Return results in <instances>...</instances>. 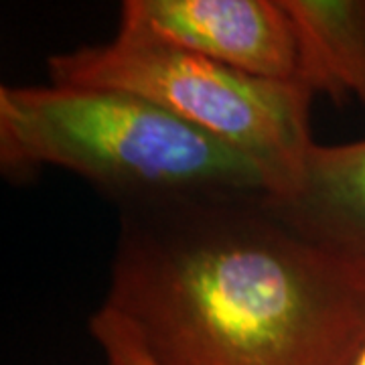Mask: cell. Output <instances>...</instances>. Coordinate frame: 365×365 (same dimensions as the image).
Returning a JSON list of instances; mask_svg holds the SVG:
<instances>
[{"mask_svg":"<svg viewBox=\"0 0 365 365\" xmlns=\"http://www.w3.org/2000/svg\"><path fill=\"white\" fill-rule=\"evenodd\" d=\"M104 309L157 365H353L365 266L300 234L268 195L120 207Z\"/></svg>","mask_w":365,"mask_h":365,"instance_id":"1","label":"cell"},{"mask_svg":"<svg viewBox=\"0 0 365 365\" xmlns=\"http://www.w3.org/2000/svg\"><path fill=\"white\" fill-rule=\"evenodd\" d=\"M0 165L59 167L120 207L175 197L276 195L287 175L128 91L2 86Z\"/></svg>","mask_w":365,"mask_h":365,"instance_id":"2","label":"cell"},{"mask_svg":"<svg viewBox=\"0 0 365 365\" xmlns=\"http://www.w3.org/2000/svg\"><path fill=\"white\" fill-rule=\"evenodd\" d=\"M51 83L140 96L290 177L313 146V93L300 83L248 76L120 21L110 43L53 55ZM287 185V182H284Z\"/></svg>","mask_w":365,"mask_h":365,"instance_id":"3","label":"cell"},{"mask_svg":"<svg viewBox=\"0 0 365 365\" xmlns=\"http://www.w3.org/2000/svg\"><path fill=\"white\" fill-rule=\"evenodd\" d=\"M120 21L254 78L299 83L297 37L282 0H126Z\"/></svg>","mask_w":365,"mask_h":365,"instance_id":"4","label":"cell"},{"mask_svg":"<svg viewBox=\"0 0 365 365\" xmlns=\"http://www.w3.org/2000/svg\"><path fill=\"white\" fill-rule=\"evenodd\" d=\"M268 203L300 234L365 266V138L313 143Z\"/></svg>","mask_w":365,"mask_h":365,"instance_id":"5","label":"cell"},{"mask_svg":"<svg viewBox=\"0 0 365 365\" xmlns=\"http://www.w3.org/2000/svg\"><path fill=\"white\" fill-rule=\"evenodd\" d=\"M299 49V83L365 108V0H282Z\"/></svg>","mask_w":365,"mask_h":365,"instance_id":"6","label":"cell"},{"mask_svg":"<svg viewBox=\"0 0 365 365\" xmlns=\"http://www.w3.org/2000/svg\"><path fill=\"white\" fill-rule=\"evenodd\" d=\"M90 333L104 355L106 365H157L144 349L138 333L104 307L90 319Z\"/></svg>","mask_w":365,"mask_h":365,"instance_id":"7","label":"cell"},{"mask_svg":"<svg viewBox=\"0 0 365 365\" xmlns=\"http://www.w3.org/2000/svg\"><path fill=\"white\" fill-rule=\"evenodd\" d=\"M353 365H365V345L359 349V353H357V357H355Z\"/></svg>","mask_w":365,"mask_h":365,"instance_id":"8","label":"cell"}]
</instances>
